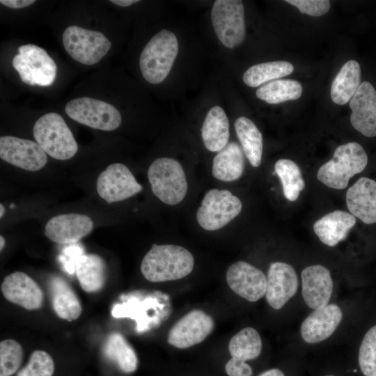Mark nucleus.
Listing matches in <instances>:
<instances>
[{"mask_svg":"<svg viewBox=\"0 0 376 376\" xmlns=\"http://www.w3.org/2000/svg\"><path fill=\"white\" fill-rule=\"evenodd\" d=\"M193 255L175 244H153L141 263L143 277L150 282H164L182 279L193 270Z\"/></svg>","mask_w":376,"mask_h":376,"instance_id":"1","label":"nucleus"},{"mask_svg":"<svg viewBox=\"0 0 376 376\" xmlns=\"http://www.w3.org/2000/svg\"><path fill=\"white\" fill-rule=\"evenodd\" d=\"M367 164L368 156L363 147L357 142H349L336 149L332 159L320 167L317 178L328 187L343 189Z\"/></svg>","mask_w":376,"mask_h":376,"instance_id":"2","label":"nucleus"},{"mask_svg":"<svg viewBox=\"0 0 376 376\" xmlns=\"http://www.w3.org/2000/svg\"><path fill=\"white\" fill-rule=\"evenodd\" d=\"M178 52L175 35L166 29L155 34L144 47L139 59V66L144 79L157 84L168 76Z\"/></svg>","mask_w":376,"mask_h":376,"instance_id":"3","label":"nucleus"},{"mask_svg":"<svg viewBox=\"0 0 376 376\" xmlns=\"http://www.w3.org/2000/svg\"><path fill=\"white\" fill-rule=\"evenodd\" d=\"M33 134L44 152L56 159H69L78 150L71 130L56 113H47L39 118L34 124Z\"/></svg>","mask_w":376,"mask_h":376,"instance_id":"4","label":"nucleus"},{"mask_svg":"<svg viewBox=\"0 0 376 376\" xmlns=\"http://www.w3.org/2000/svg\"><path fill=\"white\" fill-rule=\"evenodd\" d=\"M153 194L164 203H180L187 192V181L182 165L169 157L156 159L148 171Z\"/></svg>","mask_w":376,"mask_h":376,"instance_id":"5","label":"nucleus"},{"mask_svg":"<svg viewBox=\"0 0 376 376\" xmlns=\"http://www.w3.org/2000/svg\"><path fill=\"white\" fill-rule=\"evenodd\" d=\"M13 66L22 82L31 86H51L56 76L54 61L44 49L33 44L18 47V54L13 58Z\"/></svg>","mask_w":376,"mask_h":376,"instance_id":"6","label":"nucleus"},{"mask_svg":"<svg viewBox=\"0 0 376 376\" xmlns=\"http://www.w3.org/2000/svg\"><path fill=\"white\" fill-rule=\"evenodd\" d=\"M240 198L226 189H212L204 196L196 213L201 228L216 230L224 227L241 212Z\"/></svg>","mask_w":376,"mask_h":376,"instance_id":"7","label":"nucleus"},{"mask_svg":"<svg viewBox=\"0 0 376 376\" xmlns=\"http://www.w3.org/2000/svg\"><path fill=\"white\" fill-rule=\"evenodd\" d=\"M62 40L63 47L70 56L84 65L97 63L111 47L110 40L102 33L77 25L67 27Z\"/></svg>","mask_w":376,"mask_h":376,"instance_id":"8","label":"nucleus"},{"mask_svg":"<svg viewBox=\"0 0 376 376\" xmlns=\"http://www.w3.org/2000/svg\"><path fill=\"white\" fill-rule=\"evenodd\" d=\"M65 111L76 122L104 131L114 130L122 122L120 112L112 104L88 97L70 100L66 104Z\"/></svg>","mask_w":376,"mask_h":376,"instance_id":"9","label":"nucleus"},{"mask_svg":"<svg viewBox=\"0 0 376 376\" xmlns=\"http://www.w3.org/2000/svg\"><path fill=\"white\" fill-rule=\"evenodd\" d=\"M244 9L240 0H217L211 10L214 30L228 48L240 45L245 38Z\"/></svg>","mask_w":376,"mask_h":376,"instance_id":"10","label":"nucleus"},{"mask_svg":"<svg viewBox=\"0 0 376 376\" xmlns=\"http://www.w3.org/2000/svg\"><path fill=\"white\" fill-rule=\"evenodd\" d=\"M97 191L108 203L125 200L142 190L130 170L125 164L109 165L97 179Z\"/></svg>","mask_w":376,"mask_h":376,"instance_id":"11","label":"nucleus"},{"mask_svg":"<svg viewBox=\"0 0 376 376\" xmlns=\"http://www.w3.org/2000/svg\"><path fill=\"white\" fill-rule=\"evenodd\" d=\"M212 318L201 310H193L179 319L169 331L168 343L185 349L203 341L214 329Z\"/></svg>","mask_w":376,"mask_h":376,"instance_id":"12","label":"nucleus"},{"mask_svg":"<svg viewBox=\"0 0 376 376\" xmlns=\"http://www.w3.org/2000/svg\"><path fill=\"white\" fill-rule=\"evenodd\" d=\"M2 160L26 171H36L47 162V154L37 142L13 136L0 137Z\"/></svg>","mask_w":376,"mask_h":376,"instance_id":"13","label":"nucleus"},{"mask_svg":"<svg viewBox=\"0 0 376 376\" xmlns=\"http://www.w3.org/2000/svg\"><path fill=\"white\" fill-rule=\"evenodd\" d=\"M226 281L235 293L249 301H256L266 293L265 274L245 261H237L228 267Z\"/></svg>","mask_w":376,"mask_h":376,"instance_id":"14","label":"nucleus"},{"mask_svg":"<svg viewBox=\"0 0 376 376\" xmlns=\"http://www.w3.org/2000/svg\"><path fill=\"white\" fill-rule=\"evenodd\" d=\"M298 285V277L291 265L283 262L270 264L265 297L272 308L281 309L296 294Z\"/></svg>","mask_w":376,"mask_h":376,"instance_id":"15","label":"nucleus"},{"mask_svg":"<svg viewBox=\"0 0 376 376\" xmlns=\"http://www.w3.org/2000/svg\"><path fill=\"white\" fill-rule=\"evenodd\" d=\"M1 290L8 301L27 310H37L42 306V289L24 272H15L6 276L1 283Z\"/></svg>","mask_w":376,"mask_h":376,"instance_id":"16","label":"nucleus"},{"mask_svg":"<svg viewBox=\"0 0 376 376\" xmlns=\"http://www.w3.org/2000/svg\"><path fill=\"white\" fill-rule=\"evenodd\" d=\"M93 228V222L87 215L63 214L53 217L47 221L45 233L55 243L68 244L77 242L88 235Z\"/></svg>","mask_w":376,"mask_h":376,"instance_id":"17","label":"nucleus"},{"mask_svg":"<svg viewBox=\"0 0 376 376\" xmlns=\"http://www.w3.org/2000/svg\"><path fill=\"white\" fill-rule=\"evenodd\" d=\"M350 122L367 137L376 136V91L368 81H363L350 101Z\"/></svg>","mask_w":376,"mask_h":376,"instance_id":"18","label":"nucleus"},{"mask_svg":"<svg viewBox=\"0 0 376 376\" xmlns=\"http://www.w3.org/2000/svg\"><path fill=\"white\" fill-rule=\"evenodd\" d=\"M301 276V293L306 305L313 310L327 306L334 285L329 270L320 265H311L303 269Z\"/></svg>","mask_w":376,"mask_h":376,"instance_id":"19","label":"nucleus"},{"mask_svg":"<svg viewBox=\"0 0 376 376\" xmlns=\"http://www.w3.org/2000/svg\"><path fill=\"white\" fill-rule=\"evenodd\" d=\"M343 318V312L336 304H327L315 310L303 321L301 336L308 343H318L328 338Z\"/></svg>","mask_w":376,"mask_h":376,"instance_id":"20","label":"nucleus"},{"mask_svg":"<svg viewBox=\"0 0 376 376\" xmlns=\"http://www.w3.org/2000/svg\"><path fill=\"white\" fill-rule=\"evenodd\" d=\"M346 204L350 213L366 224L376 223V182L360 178L347 191Z\"/></svg>","mask_w":376,"mask_h":376,"instance_id":"21","label":"nucleus"},{"mask_svg":"<svg viewBox=\"0 0 376 376\" xmlns=\"http://www.w3.org/2000/svg\"><path fill=\"white\" fill-rule=\"evenodd\" d=\"M355 224L356 217L351 213L335 210L317 220L313 230L322 243L334 246L347 237Z\"/></svg>","mask_w":376,"mask_h":376,"instance_id":"22","label":"nucleus"},{"mask_svg":"<svg viewBox=\"0 0 376 376\" xmlns=\"http://www.w3.org/2000/svg\"><path fill=\"white\" fill-rule=\"evenodd\" d=\"M49 291L53 309L61 319L71 322L77 320L82 311L79 299L71 285L63 278L50 279Z\"/></svg>","mask_w":376,"mask_h":376,"instance_id":"23","label":"nucleus"},{"mask_svg":"<svg viewBox=\"0 0 376 376\" xmlns=\"http://www.w3.org/2000/svg\"><path fill=\"white\" fill-rule=\"evenodd\" d=\"M229 127V120L224 110L219 106L211 108L201 128V136L205 148L211 152L221 150L228 144Z\"/></svg>","mask_w":376,"mask_h":376,"instance_id":"24","label":"nucleus"},{"mask_svg":"<svg viewBox=\"0 0 376 376\" xmlns=\"http://www.w3.org/2000/svg\"><path fill=\"white\" fill-rule=\"evenodd\" d=\"M75 273L80 286L86 292L100 290L107 279V265L100 256L82 254L75 262Z\"/></svg>","mask_w":376,"mask_h":376,"instance_id":"25","label":"nucleus"},{"mask_svg":"<svg viewBox=\"0 0 376 376\" xmlns=\"http://www.w3.org/2000/svg\"><path fill=\"white\" fill-rule=\"evenodd\" d=\"M244 169L242 148L235 141H231L214 157L212 174L219 180L231 182L242 176Z\"/></svg>","mask_w":376,"mask_h":376,"instance_id":"26","label":"nucleus"},{"mask_svg":"<svg viewBox=\"0 0 376 376\" xmlns=\"http://www.w3.org/2000/svg\"><path fill=\"white\" fill-rule=\"evenodd\" d=\"M360 84V65L355 60H350L342 66L332 81V101L336 104H345L352 98Z\"/></svg>","mask_w":376,"mask_h":376,"instance_id":"27","label":"nucleus"},{"mask_svg":"<svg viewBox=\"0 0 376 376\" xmlns=\"http://www.w3.org/2000/svg\"><path fill=\"white\" fill-rule=\"evenodd\" d=\"M104 357L113 362L125 373H132L137 369L136 354L124 336L119 333H112L102 347Z\"/></svg>","mask_w":376,"mask_h":376,"instance_id":"28","label":"nucleus"},{"mask_svg":"<svg viewBox=\"0 0 376 376\" xmlns=\"http://www.w3.org/2000/svg\"><path fill=\"white\" fill-rule=\"evenodd\" d=\"M235 130L242 148L250 164L258 167L263 154V136L256 125L249 118L241 116L235 122Z\"/></svg>","mask_w":376,"mask_h":376,"instance_id":"29","label":"nucleus"},{"mask_svg":"<svg viewBox=\"0 0 376 376\" xmlns=\"http://www.w3.org/2000/svg\"><path fill=\"white\" fill-rule=\"evenodd\" d=\"M261 350V338L252 327H245L240 330L231 338L228 343L230 359L240 363L257 358Z\"/></svg>","mask_w":376,"mask_h":376,"instance_id":"30","label":"nucleus"},{"mask_svg":"<svg viewBox=\"0 0 376 376\" xmlns=\"http://www.w3.org/2000/svg\"><path fill=\"white\" fill-rule=\"evenodd\" d=\"M293 70L292 64L285 61L258 63L245 71L243 81L250 87H256L289 75Z\"/></svg>","mask_w":376,"mask_h":376,"instance_id":"31","label":"nucleus"},{"mask_svg":"<svg viewBox=\"0 0 376 376\" xmlns=\"http://www.w3.org/2000/svg\"><path fill=\"white\" fill-rule=\"evenodd\" d=\"M302 93L301 84L294 79H276L259 87L256 95L268 104H279L299 98Z\"/></svg>","mask_w":376,"mask_h":376,"instance_id":"32","label":"nucleus"},{"mask_svg":"<svg viewBox=\"0 0 376 376\" xmlns=\"http://www.w3.org/2000/svg\"><path fill=\"white\" fill-rule=\"evenodd\" d=\"M274 170L281 181L285 198L290 201H296L305 187L299 166L290 159H280L276 162Z\"/></svg>","mask_w":376,"mask_h":376,"instance_id":"33","label":"nucleus"},{"mask_svg":"<svg viewBox=\"0 0 376 376\" xmlns=\"http://www.w3.org/2000/svg\"><path fill=\"white\" fill-rule=\"evenodd\" d=\"M21 345L13 339L0 343V376H11L19 368L23 359Z\"/></svg>","mask_w":376,"mask_h":376,"instance_id":"34","label":"nucleus"},{"mask_svg":"<svg viewBox=\"0 0 376 376\" xmlns=\"http://www.w3.org/2000/svg\"><path fill=\"white\" fill-rule=\"evenodd\" d=\"M359 365L365 376H376V324L367 331L362 339Z\"/></svg>","mask_w":376,"mask_h":376,"instance_id":"35","label":"nucleus"},{"mask_svg":"<svg viewBox=\"0 0 376 376\" xmlns=\"http://www.w3.org/2000/svg\"><path fill=\"white\" fill-rule=\"evenodd\" d=\"M54 371V363L52 357L45 351L35 350L26 365L16 376H52Z\"/></svg>","mask_w":376,"mask_h":376,"instance_id":"36","label":"nucleus"},{"mask_svg":"<svg viewBox=\"0 0 376 376\" xmlns=\"http://www.w3.org/2000/svg\"><path fill=\"white\" fill-rule=\"evenodd\" d=\"M285 2L297 7L301 13L314 17L326 14L331 6L327 0H286Z\"/></svg>","mask_w":376,"mask_h":376,"instance_id":"37","label":"nucleus"},{"mask_svg":"<svg viewBox=\"0 0 376 376\" xmlns=\"http://www.w3.org/2000/svg\"><path fill=\"white\" fill-rule=\"evenodd\" d=\"M226 372L228 376H251L253 371L246 363H240L230 359L226 364Z\"/></svg>","mask_w":376,"mask_h":376,"instance_id":"38","label":"nucleus"},{"mask_svg":"<svg viewBox=\"0 0 376 376\" xmlns=\"http://www.w3.org/2000/svg\"><path fill=\"white\" fill-rule=\"evenodd\" d=\"M0 3L10 8H22L35 3L34 0H1Z\"/></svg>","mask_w":376,"mask_h":376,"instance_id":"39","label":"nucleus"},{"mask_svg":"<svg viewBox=\"0 0 376 376\" xmlns=\"http://www.w3.org/2000/svg\"><path fill=\"white\" fill-rule=\"evenodd\" d=\"M258 376H285L284 373L279 369L273 368L266 370Z\"/></svg>","mask_w":376,"mask_h":376,"instance_id":"40","label":"nucleus"},{"mask_svg":"<svg viewBox=\"0 0 376 376\" xmlns=\"http://www.w3.org/2000/svg\"><path fill=\"white\" fill-rule=\"evenodd\" d=\"M110 1L116 5L123 7L130 6L134 3L139 2L137 0H111Z\"/></svg>","mask_w":376,"mask_h":376,"instance_id":"41","label":"nucleus"},{"mask_svg":"<svg viewBox=\"0 0 376 376\" xmlns=\"http://www.w3.org/2000/svg\"><path fill=\"white\" fill-rule=\"evenodd\" d=\"M5 245V239L4 237L1 235L0 236V250L2 251Z\"/></svg>","mask_w":376,"mask_h":376,"instance_id":"42","label":"nucleus"},{"mask_svg":"<svg viewBox=\"0 0 376 376\" xmlns=\"http://www.w3.org/2000/svg\"><path fill=\"white\" fill-rule=\"evenodd\" d=\"M4 210H4V207H3V205L1 204V205H0V212H0V217H1H1H3V215Z\"/></svg>","mask_w":376,"mask_h":376,"instance_id":"43","label":"nucleus"},{"mask_svg":"<svg viewBox=\"0 0 376 376\" xmlns=\"http://www.w3.org/2000/svg\"><path fill=\"white\" fill-rule=\"evenodd\" d=\"M327 376H334V375H327Z\"/></svg>","mask_w":376,"mask_h":376,"instance_id":"44","label":"nucleus"}]
</instances>
